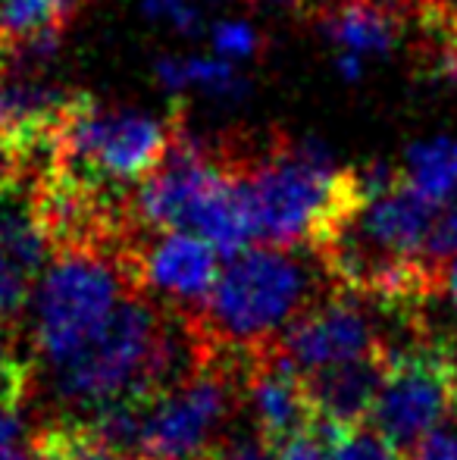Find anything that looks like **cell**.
Segmentation results:
<instances>
[{
	"instance_id": "22",
	"label": "cell",
	"mask_w": 457,
	"mask_h": 460,
	"mask_svg": "<svg viewBox=\"0 0 457 460\" xmlns=\"http://www.w3.org/2000/svg\"><path fill=\"white\" fill-rule=\"evenodd\" d=\"M25 442H31V438L25 436V423H22V413H19V404L0 401V457L22 448Z\"/></svg>"
},
{
	"instance_id": "4",
	"label": "cell",
	"mask_w": 457,
	"mask_h": 460,
	"mask_svg": "<svg viewBox=\"0 0 457 460\" xmlns=\"http://www.w3.org/2000/svg\"><path fill=\"white\" fill-rule=\"evenodd\" d=\"M135 288L128 251L63 248L31 295V341L48 367L75 354L107 326Z\"/></svg>"
},
{
	"instance_id": "19",
	"label": "cell",
	"mask_w": 457,
	"mask_h": 460,
	"mask_svg": "<svg viewBox=\"0 0 457 460\" xmlns=\"http://www.w3.org/2000/svg\"><path fill=\"white\" fill-rule=\"evenodd\" d=\"M141 13L154 22L172 25L182 35H198L204 29V13L198 0H141Z\"/></svg>"
},
{
	"instance_id": "5",
	"label": "cell",
	"mask_w": 457,
	"mask_h": 460,
	"mask_svg": "<svg viewBox=\"0 0 457 460\" xmlns=\"http://www.w3.org/2000/svg\"><path fill=\"white\" fill-rule=\"evenodd\" d=\"M250 351L204 345L198 364L145 404L138 455L147 460H214L238 398Z\"/></svg>"
},
{
	"instance_id": "21",
	"label": "cell",
	"mask_w": 457,
	"mask_h": 460,
	"mask_svg": "<svg viewBox=\"0 0 457 460\" xmlns=\"http://www.w3.org/2000/svg\"><path fill=\"white\" fill-rule=\"evenodd\" d=\"M276 460H330V438L317 423L276 448Z\"/></svg>"
},
{
	"instance_id": "15",
	"label": "cell",
	"mask_w": 457,
	"mask_h": 460,
	"mask_svg": "<svg viewBox=\"0 0 457 460\" xmlns=\"http://www.w3.org/2000/svg\"><path fill=\"white\" fill-rule=\"evenodd\" d=\"M35 445L44 460H147L132 451H119L98 442L79 420H63L35 436Z\"/></svg>"
},
{
	"instance_id": "14",
	"label": "cell",
	"mask_w": 457,
	"mask_h": 460,
	"mask_svg": "<svg viewBox=\"0 0 457 460\" xmlns=\"http://www.w3.org/2000/svg\"><path fill=\"white\" fill-rule=\"evenodd\" d=\"M157 79L172 92H207L220 97H238L248 92V79L235 63L223 57H160Z\"/></svg>"
},
{
	"instance_id": "9",
	"label": "cell",
	"mask_w": 457,
	"mask_h": 460,
	"mask_svg": "<svg viewBox=\"0 0 457 460\" xmlns=\"http://www.w3.org/2000/svg\"><path fill=\"white\" fill-rule=\"evenodd\" d=\"M50 254L54 244L35 207V182L0 188V326L31 304Z\"/></svg>"
},
{
	"instance_id": "25",
	"label": "cell",
	"mask_w": 457,
	"mask_h": 460,
	"mask_svg": "<svg viewBox=\"0 0 457 460\" xmlns=\"http://www.w3.org/2000/svg\"><path fill=\"white\" fill-rule=\"evenodd\" d=\"M336 69L345 82H357L364 75V57H354V54H338Z\"/></svg>"
},
{
	"instance_id": "16",
	"label": "cell",
	"mask_w": 457,
	"mask_h": 460,
	"mask_svg": "<svg viewBox=\"0 0 457 460\" xmlns=\"http://www.w3.org/2000/svg\"><path fill=\"white\" fill-rule=\"evenodd\" d=\"M317 426L330 438V460H401L404 455L376 429H364V426H354V429H338L323 420H317Z\"/></svg>"
},
{
	"instance_id": "7",
	"label": "cell",
	"mask_w": 457,
	"mask_h": 460,
	"mask_svg": "<svg viewBox=\"0 0 457 460\" xmlns=\"http://www.w3.org/2000/svg\"><path fill=\"white\" fill-rule=\"evenodd\" d=\"M360 301L364 297L351 291L320 297L282 332L276 345L304 376L385 348L370 310Z\"/></svg>"
},
{
	"instance_id": "27",
	"label": "cell",
	"mask_w": 457,
	"mask_h": 460,
	"mask_svg": "<svg viewBox=\"0 0 457 460\" xmlns=\"http://www.w3.org/2000/svg\"><path fill=\"white\" fill-rule=\"evenodd\" d=\"M250 4H273V6H301L304 0H250Z\"/></svg>"
},
{
	"instance_id": "1",
	"label": "cell",
	"mask_w": 457,
	"mask_h": 460,
	"mask_svg": "<svg viewBox=\"0 0 457 460\" xmlns=\"http://www.w3.org/2000/svg\"><path fill=\"white\" fill-rule=\"evenodd\" d=\"M232 157V154H229ZM248 194L254 238L317 254L366 204L357 170H345L317 138H273L263 154L232 157Z\"/></svg>"
},
{
	"instance_id": "28",
	"label": "cell",
	"mask_w": 457,
	"mask_h": 460,
	"mask_svg": "<svg viewBox=\"0 0 457 460\" xmlns=\"http://www.w3.org/2000/svg\"><path fill=\"white\" fill-rule=\"evenodd\" d=\"M414 4H420V6H429V4H435V0H414Z\"/></svg>"
},
{
	"instance_id": "24",
	"label": "cell",
	"mask_w": 457,
	"mask_h": 460,
	"mask_svg": "<svg viewBox=\"0 0 457 460\" xmlns=\"http://www.w3.org/2000/svg\"><path fill=\"white\" fill-rule=\"evenodd\" d=\"M267 445L257 438V442H238L232 448H223L214 460H269L267 457Z\"/></svg>"
},
{
	"instance_id": "10",
	"label": "cell",
	"mask_w": 457,
	"mask_h": 460,
	"mask_svg": "<svg viewBox=\"0 0 457 460\" xmlns=\"http://www.w3.org/2000/svg\"><path fill=\"white\" fill-rule=\"evenodd\" d=\"M244 401H248L257 438L269 451L317 423V411L307 392V376L279 351V345L250 351Z\"/></svg>"
},
{
	"instance_id": "29",
	"label": "cell",
	"mask_w": 457,
	"mask_h": 460,
	"mask_svg": "<svg viewBox=\"0 0 457 460\" xmlns=\"http://www.w3.org/2000/svg\"><path fill=\"white\" fill-rule=\"evenodd\" d=\"M452 348H454V345H452Z\"/></svg>"
},
{
	"instance_id": "20",
	"label": "cell",
	"mask_w": 457,
	"mask_h": 460,
	"mask_svg": "<svg viewBox=\"0 0 457 460\" xmlns=\"http://www.w3.org/2000/svg\"><path fill=\"white\" fill-rule=\"evenodd\" d=\"M31 382V369L22 358L16 354L13 341L4 335V326H0V401H10V404H19L25 398V388Z\"/></svg>"
},
{
	"instance_id": "6",
	"label": "cell",
	"mask_w": 457,
	"mask_h": 460,
	"mask_svg": "<svg viewBox=\"0 0 457 460\" xmlns=\"http://www.w3.org/2000/svg\"><path fill=\"white\" fill-rule=\"evenodd\" d=\"M457 417V354L448 339H417L391 348L370 426L401 455Z\"/></svg>"
},
{
	"instance_id": "17",
	"label": "cell",
	"mask_w": 457,
	"mask_h": 460,
	"mask_svg": "<svg viewBox=\"0 0 457 460\" xmlns=\"http://www.w3.org/2000/svg\"><path fill=\"white\" fill-rule=\"evenodd\" d=\"M210 41H214V50L220 57H229V60H250L254 54H260L263 38L260 31L254 29L244 19H223V22L210 25Z\"/></svg>"
},
{
	"instance_id": "18",
	"label": "cell",
	"mask_w": 457,
	"mask_h": 460,
	"mask_svg": "<svg viewBox=\"0 0 457 460\" xmlns=\"http://www.w3.org/2000/svg\"><path fill=\"white\" fill-rule=\"evenodd\" d=\"M426 263L442 276V270L457 257V200L454 204H442L433 219V229L426 235V248H423Z\"/></svg>"
},
{
	"instance_id": "13",
	"label": "cell",
	"mask_w": 457,
	"mask_h": 460,
	"mask_svg": "<svg viewBox=\"0 0 457 460\" xmlns=\"http://www.w3.org/2000/svg\"><path fill=\"white\" fill-rule=\"evenodd\" d=\"M404 182L433 204H448L457 194V138L439 135L410 145L404 157Z\"/></svg>"
},
{
	"instance_id": "26",
	"label": "cell",
	"mask_w": 457,
	"mask_h": 460,
	"mask_svg": "<svg viewBox=\"0 0 457 460\" xmlns=\"http://www.w3.org/2000/svg\"><path fill=\"white\" fill-rule=\"evenodd\" d=\"M439 291H445L448 301L457 307V257L452 263H448L445 270H442V282H439Z\"/></svg>"
},
{
	"instance_id": "2",
	"label": "cell",
	"mask_w": 457,
	"mask_h": 460,
	"mask_svg": "<svg viewBox=\"0 0 457 460\" xmlns=\"http://www.w3.org/2000/svg\"><path fill=\"white\" fill-rule=\"evenodd\" d=\"M320 301V276L288 248H244L220 270L214 291L189 323L210 345L260 351Z\"/></svg>"
},
{
	"instance_id": "8",
	"label": "cell",
	"mask_w": 457,
	"mask_h": 460,
	"mask_svg": "<svg viewBox=\"0 0 457 460\" xmlns=\"http://www.w3.org/2000/svg\"><path fill=\"white\" fill-rule=\"evenodd\" d=\"M128 263L135 288L151 291L176 307H191L195 314L220 279V251L195 232H157V238H138Z\"/></svg>"
},
{
	"instance_id": "11",
	"label": "cell",
	"mask_w": 457,
	"mask_h": 460,
	"mask_svg": "<svg viewBox=\"0 0 457 460\" xmlns=\"http://www.w3.org/2000/svg\"><path fill=\"white\" fill-rule=\"evenodd\" d=\"M389 354L391 348L385 345L364 354V358L345 360V364L307 376V392H311L317 420L338 426V429H354L364 420H370L385 369H389Z\"/></svg>"
},
{
	"instance_id": "3",
	"label": "cell",
	"mask_w": 457,
	"mask_h": 460,
	"mask_svg": "<svg viewBox=\"0 0 457 460\" xmlns=\"http://www.w3.org/2000/svg\"><path fill=\"white\" fill-rule=\"evenodd\" d=\"M179 119H157L122 107H101L73 94L54 132L50 166L79 185L113 194V188L145 182L172 151Z\"/></svg>"
},
{
	"instance_id": "12",
	"label": "cell",
	"mask_w": 457,
	"mask_h": 460,
	"mask_svg": "<svg viewBox=\"0 0 457 460\" xmlns=\"http://www.w3.org/2000/svg\"><path fill=\"white\" fill-rule=\"evenodd\" d=\"M317 29L342 54L385 57L401 38V16L382 0H332L317 13Z\"/></svg>"
},
{
	"instance_id": "23",
	"label": "cell",
	"mask_w": 457,
	"mask_h": 460,
	"mask_svg": "<svg viewBox=\"0 0 457 460\" xmlns=\"http://www.w3.org/2000/svg\"><path fill=\"white\" fill-rule=\"evenodd\" d=\"M408 457L410 460H457V436L454 432H433V436L423 438Z\"/></svg>"
}]
</instances>
